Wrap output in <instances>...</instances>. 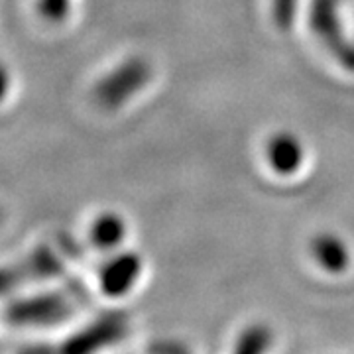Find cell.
I'll return each mask as SVG.
<instances>
[{
  "label": "cell",
  "instance_id": "obj_1",
  "mask_svg": "<svg viewBox=\"0 0 354 354\" xmlns=\"http://www.w3.org/2000/svg\"><path fill=\"white\" fill-rule=\"evenodd\" d=\"M127 333V323L120 317H106L97 321L93 327L81 330L77 337L65 342L62 354H93L113 342L120 341Z\"/></svg>",
  "mask_w": 354,
  "mask_h": 354
},
{
  "label": "cell",
  "instance_id": "obj_2",
  "mask_svg": "<svg viewBox=\"0 0 354 354\" xmlns=\"http://www.w3.org/2000/svg\"><path fill=\"white\" fill-rule=\"evenodd\" d=\"M142 262L136 254H120L101 270V290L111 297L127 295L136 283Z\"/></svg>",
  "mask_w": 354,
  "mask_h": 354
},
{
  "label": "cell",
  "instance_id": "obj_3",
  "mask_svg": "<svg viewBox=\"0 0 354 354\" xmlns=\"http://www.w3.org/2000/svg\"><path fill=\"white\" fill-rule=\"evenodd\" d=\"M266 160L279 176H293L301 169L304 164V146L293 134L279 132L266 144Z\"/></svg>",
  "mask_w": 354,
  "mask_h": 354
},
{
  "label": "cell",
  "instance_id": "obj_4",
  "mask_svg": "<svg viewBox=\"0 0 354 354\" xmlns=\"http://www.w3.org/2000/svg\"><path fill=\"white\" fill-rule=\"evenodd\" d=\"M127 236V225L122 216L114 213H102L88 228V241L97 250H113Z\"/></svg>",
  "mask_w": 354,
  "mask_h": 354
},
{
  "label": "cell",
  "instance_id": "obj_5",
  "mask_svg": "<svg viewBox=\"0 0 354 354\" xmlns=\"http://www.w3.org/2000/svg\"><path fill=\"white\" fill-rule=\"evenodd\" d=\"M313 256L327 272H344L348 266V250L337 236L323 234L313 241Z\"/></svg>",
  "mask_w": 354,
  "mask_h": 354
},
{
  "label": "cell",
  "instance_id": "obj_6",
  "mask_svg": "<svg viewBox=\"0 0 354 354\" xmlns=\"http://www.w3.org/2000/svg\"><path fill=\"white\" fill-rule=\"evenodd\" d=\"M32 14L48 26L64 24L73 10V0H30Z\"/></svg>",
  "mask_w": 354,
  "mask_h": 354
},
{
  "label": "cell",
  "instance_id": "obj_7",
  "mask_svg": "<svg viewBox=\"0 0 354 354\" xmlns=\"http://www.w3.org/2000/svg\"><path fill=\"white\" fill-rule=\"evenodd\" d=\"M16 95H18L16 69L4 55H0V114H4L12 106Z\"/></svg>",
  "mask_w": 354,
  "mask_h": 354
},
{
  "label": "cell",
  "instance_id": "obj_8",
  "mask_svg": "<svg viewBox=\"0 0 354 354\" xmlns=\"http://www.w3.org/2000/svg\"><path fill=\"white\" fill-rule=\"evenodd\" d=\"M268 344H270V333H268V329H264V327H252V329H248L242 335L234 354H264Z\"/></svg>",
  "mask_w": 354,
  "mask_h": 354
},
{
  "label": "cell",
  "instance_id": "obj_9",
  "mask_svg": "<svg viewBox=\"0 0 354 354\" xmlns=\"http://www.w3.org/2000/svg\"><path fill=\"white\" fill-rule=\"evenodd\" d=\"M0 221H2V211H0Z\"/></svg>",
  "mask_w": 354,
  "mask_h": 354
}]
</instances>
